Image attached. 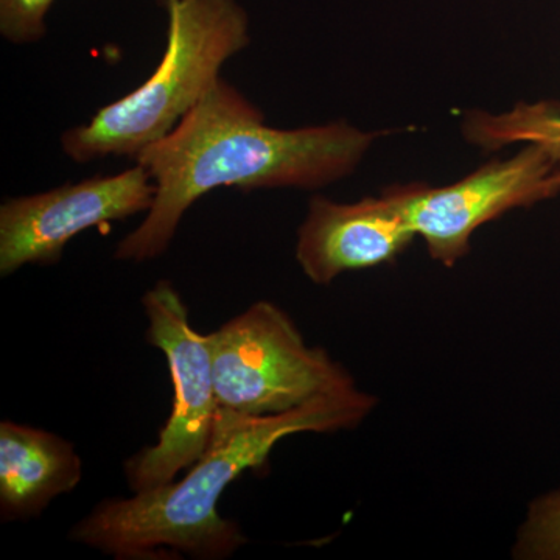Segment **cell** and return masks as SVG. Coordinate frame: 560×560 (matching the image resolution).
I'll return each mask as SVG.
<instances>
[{
  "instance_id": "13",
  "label": "cell",
  "mask_w": 560,
  "mask_h": 560,
  "mask_svg": "<svg viewBox=\"0 0 560 560\" xmlns=\"http://www.w3.org/2000/svg\"><path fill=\"white\" fill-rule=\"evenodd\" d=\"M552 183H555V186L558 187L560 191V162L558 164V167H556V171L552 172L551 176Z\"/></svg>"
},
{
  "instance_id": "1",
  "label": "cell",
  "mask_w": 560,
  "mask_h": 560,
  "mask_svg": "<svg viewBox=\"0 0 560 560\" xmlns=\"http://www.w3.org/2000/svg\"><path fill=\"white\" fill-rule=\"evenodd\" d=\"M377 136L345 121L276 130L241 92L219 80L175 130L136 158L156 194L145 220L117 245L116 259L162 256L186 210L219 187L316 189L345 178Z\"/></svg>"
},
{
  "instance_id": "11",
  "label": "cell",
  "mask_w": 560,
  "mask_h": 560,
  "mask_svg": "<svg viewBox=\"0 0 560 560\" xmlns=\"http://www.w3.org/2000/svg\"><path fill=\"white\" fill-rule=\"evenodd\" d=\"M512 555L521 560H560V489L530 503Z\"/></svg>"
},
{
  "instance_id": "5",
  "label": "cell",
  "mask_w": 560,
  "mask_h": 560,
  "mask_svg": "<svg viewBox=\"0 0 560 560\" xmlns=\"http://www.w3.org/2000/svg\"><path fill=\"white\" fill-rule=\"evenodd\" d=\"M149 318L147 340L161 349L171 370L173 407L158 442L125 463L132 492L160 488L208 451L219 418L208 335L191 329L189 311L168 280H161L142 298Z\"/></svg>"
},
{
  "instance_id": "10",
  "label": "cell",
  "mask_w": 560,
  "mask_h": 560,
  "mask_svg": "<svg viewBox=\"0 0 560 560\" xmlns=\"http://www.w3.org/2000/svg\"><path fill=\"white\" fill-rule=\"evenodd\" d=\"M464 132L482 149L499 150L515 142H529L548 151L560 162V106L558 103H518L501 116L478 113L467 117Z\"/></svg>"
},
{
  "instance_id": "6",
  "label": "cell",
  "mask_w": 560,
  "mask_h": 560,
  "mask_svg": "<svg viewBox=\"0 0 560 560\" xmlns=\"http://www.w3.org/2000/svg\"><path fill=\"white\" fill-rule=\"evenodd\" d=\"M558 162L536 143L508 161H492L444 187L412 184L390 189L431 259L453 267L467 256L474 232L508 210L536 205L559 194L552 183Z\"/></svg>"
},
{
  "instance_id": "2",
  "label": "cell",
  "mask_w": 560,
  "mask_h": 560,
  "mask_svg": "<svg viewBox=\"0 0 560 560\" xmlns=\"http://www.w3.org/2000/svg\"><path fill=\"white\" fill-rule=\"evenodd\" d=\"M375 397L359 388L326 394L278 415L221 411L208 451L186 477L131 499L102 501L70 530V540L116 559H156L165 551L190 558H230L246 544L241 526L221 517L219 501L243 471L267 463L283 438L359 427Z\"/></svg>"
},
{
  "instance_id": "14",
  "label": "cell",
  "mask_w": 560,
  "mask_h": 560,
  "mask_svg": "<svg viewBox=\"0 0 560 560\" xmlns=\"http://www.w3.org/2000/svg\"><path fill=\"white\" fill-rule=\"evenodd\" d=\"M162 3H165V5H168V3L173 2V0H161Z\"/></svg>"
},
{
  "instance_id": "7",
  "label": "cell",
  "mask_w": 560,
  "mask_h": 560,
  "mask_svg": "<svg viewBox=\"0 0 560 560\" xmlns=\"http://www.w3.org/2000/svg\"><path fill=\"white\" fill-rule=\"evenodd\" d=\"M154 194L149 171L138 164L119 175L7 200L0 206V275L57 264L80 232L149 212Z\"/></svg>"
},
{
  "instance_id": "3",
  "label": "cell",
  "mask_w": 560,
  "mask_h": 560,
  "mask_svg": "<svg viewBox=\"0 0 560 560\" xmlns=\"http://www.w3.org/2000/svg\"><path fill=\"white\" fill-rule=\"evenodd\" d=\"M167 49L142 86L110 103L90 124L62 136L70 160L138 158L175 130L220 80V69L249 43L248 16L235 0H173Z\"/></svg>"
},
{
  "instance_id": "12",
  "label": "cell",
  "mask_w": 560,
  "mask_h": 560,
  "mask_svg": "<svg viewBox=\"0 0 560 560\" xmlns=\"http://www.w3.org/2000/svg\"><path fill=\"white\" fill-rule=\"evenodd\" d=\"M54 0H0V32L10 43H36L46 35Z\"/></svg>"
},
{
  "instance_id": "4",
  "label": "cell",
  "mask_w": 560,
  "mask_h": 560,
  "mask_svg": "<svg viewBox=\"0 0 560 560\" xmlns=\"http://www.w3.org/2000/svg\"><path fill=\"white\" fill-rule=\"evenodd\" d=\"M220 410L278 415L355 388L345 368L311 348L282 308L260 301L208 335Z\"/></svg>"
},
{
  "instance_id": "9",
  "label": "cell",
  "mask_w": 560,
  "mask_h": 560,
  "mask_svg": "<svg viewBox=\"0 0 560 560\" xmlns=\"http://www.w3.org/2000/svg\"><path fill=\"white\" fill-rule=\"evenodd\" d=\"M83 477V463L70 442L50 431L3 420L0 423V517L28 521Z\"/></svg>"
},
{
  "instance_id": "8",
  "label": "cell",
  "mask_w": 560,
  "mask_h": 560,
  "mask_svg": "<svg viewBox=\"0 0 560 560\" xmlns=\"http://www.w3.org/2000/svg\"><path fill=\"white\" fill-rule=\"evenodd\" d=\"M415 237L390 189L359 202L315 197L298 235L296 259L312 282L327 285L342 272L390 264Z\"/></svg>"
}]
</instances>
